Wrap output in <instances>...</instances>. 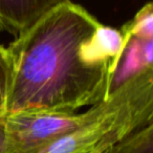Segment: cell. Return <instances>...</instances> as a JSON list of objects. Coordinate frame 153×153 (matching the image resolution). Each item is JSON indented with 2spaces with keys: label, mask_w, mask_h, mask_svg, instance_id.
Masks as SVG:
<instances>
[{
  "label": "cell",
  "mask_w": 153,
  "mask_h": 153,
  "mask_svg": "<svg viewBox=\"0 0 153 153\" xmlns=\"http://www.w3.org/2000/svg\"><path fill=\"white\" fill-rule=\"evenodd\" d=\"M108 148H110V147H102V148L97 149L96 151H94V152H91V153H104Z\"/></svg>",
  "instance_id": "10"
},
{
  "label": "cell",
  "mask_w": 153,
  "mask_h": 153,
  "mask_svg": "<svg viewBox=\"0 0 153 153\" xmlns=\"http://www.w3.org/2000/svg\"><path fill=\"white\" fill-rule=\"evenodd\" d=\"M4 142H5L4 124H3V121H0V153H3Z\"/></svg>",
  "instance_id": "9"
},
{
  "label": "cell",
  "mask_w": 153,
  "mask_h": 153,
  "mask_svg": "<svg viewBox=\"0 0 153 153\" xmlns=\"http://www.w3.org/2000/svg\"><path fill=\"white\" fill-rule=\"evenodd\" d=\"M12 83V60L7 48L0 45V121L7 115V100Z\"/></svg>",
  "instance_id": "8"
},
{
  "label": "cell",
  "mask_w": 153,
  "mask_h": 153,
  "mask_svg": "<svg viewBox=\"0 0 153 153\" xmlns=\"http://www.w3.org/2000/svg\"><path fill=\"white\" fill-rule=\"evenodd\" d=\"M87 111L79 127L34 153H91L153 123V68L140 71Z\"/></svg>",
  "instance_id": "2"
},
{
  "label": "cell",
  "mask_w": 153,
  "mask_h": 153,
  "mask_svg": "<svg viewBox=\"0 0 153 153\" xmlns=\"http://www.w3.org/2000/svg\"><path fill=\"white\" fill-rule=\"evenodd\" d=\"M117 153H153V123L113 145Z\"/></svg>",
  "instance_id": "6"
},
{
  "label": "cell",
  "mask_w": 153,
  "mask_h": 153,
  "mask_svg": "<svg viewBox=\"0 0 153 153\" xmlns=\"http://www.w3.org/2000/svg\"><path fill=\"white\" fill-rule=\"evenodd\" d=\"M121 32L142 39H153V4H145L133 18L123 25Z\"/></svg>",
  "instance_id": "7"
},
{
  "label": "cell",
  "mask_w": 153,
  "mask_h": 153,
  "mask_svg": "<svg viewBox=\"0 0 153 153\" xmlns=\"http://www.w3.org/2000/svg\"><path fill=\"white\" fill-rule=\"evenodd\" d=\"M122 34L125 46L113 74L110 94L140 71L153 67V39H142Z\"/></svg>",
  "instance_id": "5"
},
{
  "label": "cell",
  "mask_w": 153,
  "mask_h": 153,
  "mask_svg": "<svg viewBox=\"0 0 153 153\" xmlns=\"http://www.w3.org/2000/svg\"><path fill=\"white\" fill-rule=\"evenodd\" d=\"M67 0H0V30L18 36Z\"/></svg>",
  "instance_id": "4"
},
{
  "label": "cell",
  "mask_w": 153,
  "mask_h": 153,
  "mask_svg": "<svg viewBox=\"0 0 153 153\" xmlns=\"http://www.w3.org/2000/svg\"><path fill=\"white\" fill-rule=\"evenodd\" d=\"M104 153H117V150H115V149H114V147H113V146H111L110 148H108V149H107V150L105 151Z\"/></svg>",
  "instance_id": "11"
},
{
  "label": "cell",
  "mask_w": 153,
  "mask_h": 153,
  "mask_svg": "<svg viewBox=\"0 0 153 153\" xmlns=\"http://www.w3.org/2000/svg\"><path fill=\"white\" fill-rule=\"evenodd\" d=\"M83 113L57 111H22L3 120L5 142L3 153H34L84 123Z\"/></svg>",
  "instance_id": "3"
},
{
  "label": "cell",
  "mask_w": 153,
  "mask_h": 153,
  "mask_svg": "<svg viewBox=\"0 0 153 153\" xmlns=\"http://www.w3.org/2000/svg\"><path fill=\"white\" fill-rule=\"evenodd\" d=\"M125 40L67 0L19 34L7 51L12 83L7 114L22 111L76 112L110 94Z\"/></svg>",
  "instance_id": "1"
}]
</instances>
